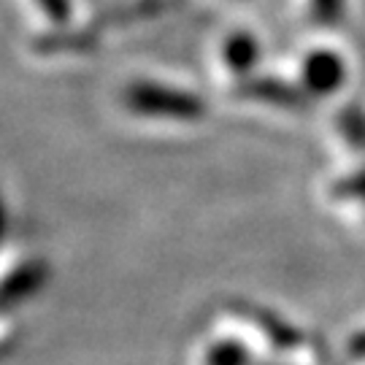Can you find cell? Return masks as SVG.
I'll use <instances>...</instances> for the list:
<instances>
[{"mask_svg": "<svg viewBox=\"0 0 365 365\" xmlns=\"http://www.w3.org/2000/svg\"><path fill=\"white\" fill-rule=\"evenodd\" d=\"M125 106L138 117L157 119H197L203 114V103L195 95L170 90L155 81H135L125 90Z\"/></svg>", "mask_w": 365, "mask_h": 365, "instance_id": "1", "label": "cell"}, {"mask_svg": "<svg viewBox=\"0 0 365 365\" xmlns=\"http://www.w3.org/2000/svg\"><path fill=\"white\" fill-rule=\"evenodd\" d=\"M49 276V268L43 262H27L19 265L3 284H0V306H11L19 300L36 295L43 287V279Z\"/></svg>", "mask_w": 365, "mask_h": 365, "instance_id": "2", "label": "cell"}, {"mask_svg": "<svg viewBox=\"0 0 365 365\" xmlns=\"http://www.w3.org/2000/svg\"><path fill=\"white\" fill-rule=\"evenodd\" d=\"M203 365H255V354L244 341L220 339L203 352Z\"/></svg>", "mask_w": 365, "mask_h": 365, "instance_id": "3", "label": "cell"}, {"mask_svg": "<svg viewBox=\"0 0 365 365\" xmlns=\"http://www.w3.org/2000/svg\"><path fill=\"white\" fill-rule=\"evenodd\" d=\"M225 57H227V63L233 71H244L249 68L252 63V57H255V41L249 38V36H233V38L227 41V49H225Z\"/></svg>", "mask_w": 365, "mask_h": 365, "instance_id": "4", "label": "cell"}, {"mask_svg": "<svg viewBox=\"0 0 365 365\" xmlns=\"http://www.w3.org/2000/svg\"><path fill=\"white\" fill-rule=\"evenodd\" d=\"M38 6L43 9V14L52 19L54 25H68L71 22V0H38Z\"/></svg>", "mask_w": 365, "mask_h": 365, "instance_id": "5", "label": "cell"}, {"mask_svg": "<svg viewBox=\"0 0 365 365\" xmlns=\"http://www.w3.org/2000/svg\"><path fill=\"white\" fill-rule=\"evenodd\" d=\"M3 230H6V217H3V209H0V238H3Z\"/></svg>", "mask_w": 365, "mask_h": 365, "instance_id": "6", "label": "cell"}, {"mask_svg": "<svg viewBox=\"0 0 365 365\" xmlns=\"http://www.w3.org/2000/svg\"><path fill=\"white\" fill-rule=\"evenodd\" d=\"M268 365H279V363H268Z\"/></svg>", "mask_w": 365, "mask_h": 365, "instance_id": "7", "label": "cell"}]
</instances>
